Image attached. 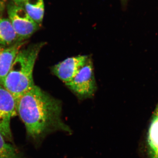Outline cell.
<instances>
[{
    "label": "cell",
    "mask_w": 158,
    "mask_h": 158,
    "mask_svg": "<svg viewBox=\"0 0 158 158\" xmlns=\"http://www.w3.org/2000/svg\"><path fill=\"white\" fill-rule=\"evenodd\" d=\"M89 58L87 56L70 57L54 65L52 72L65 84L71 81L85 65Z\"/></svg>",
    "instance_id": "cell-6"
},
{
    "label": "cell",
    "mask_w": 158,
    "mask_h": 158,
    "mask_svg": "<svg viewBox=\"0 0 158 158\" xmlns=\"http://www.w3.org/2000/svg\"><path fill=\"white\" fill-rule=\"evenodd\" d=\"M9 20L20 41H25L39 30L40 26L22 6L11 2L7 7Z\"/></svg>",
    "instance_id": "cell-4"
},
{
    "label": "cell",
    "mask_w": 158,
    "mask_h": 158,
    "mask_svg": "<svg viewBox=\"0 0 158 158\" xmlns=\"http://www.w3.org/2000/svg\"><path fill=\"white\" fill-rule=\"evenodd\" d=\"M153 116H157L158 117V103L157 106L156 108V110H155Z\"/></svg>",
    "instance_id": "cell-14"
},
{
    "label": "cell",
    "mask_w": 158,
    "mask_h": 158,
    "mask_svg": "<svg viewBox=\"0 0 158 158\" xmlns=\"http://www.w3.org/2000/svg\"><path fill=\"white\" fill-rule=\"evenodd\" d=\"M17 113L14 97L0 85V134L6 141H11V118Z\"/></svg>",
    "instance_id": "cell-5"
},
{
    "label": "cell",
    "mask_w": 158,
    "mask_h": 158,
    "mask_svg": "<svg viewBox=\"0 0 158 158\" xmlns=\"http://www.w3.org/2000/svg\"><path fill=\"white\" fill-rule=\"evenodd\" d=\"M27 42L19 41L9 46H0V85L3 86L15 57Z\"/></svg>",
    "instance_id": "cell-7"
},
{
    "label": "cell",
    "mask_w": 158,
    "mask_h": 158,
    "mask_svg": "<svg viewBox=\"0 0 158 158\" xmlns=\"http://www.w3.org/2000/svg\"><path fill=\"white\" fill-rule=\"evenodd\" d=\"M0 158H23L0 134Z\"/></svg>",
    "instance_id": "cell-11"
},
{
    "label": "cell",
    "mask_w": 158,
    "mask_h": 158,
    "mask_svg": "<svg viewBox=\"0 0 158 158\" xmlns=\"http://www.w3.org/2000/svg\"><path fill=\"white\" fill-rule=\"evenodd\" d=\"M19 41L9 19L0 18V46H9Z\"/></svg>",
    "instance_id": "cell-8"
},
{
    "label": "cell",
    "mask_w": 158,
    "mask_h": 158,
    "mask_svg": "<svg viewBox=\"0 0 158 158\" xmlns=\"http://www.w3.org/2000/svg\"><path fill=\"white\" fill-rule=\"evenodd\" d=\"M23 7L30 17L39 26L41 25L44 13L43 0H27Z\"/></svg>",
    "instance_id": "cell-9"
},
{
    "label": "cell",
    "mask_w": 158,
    "mask_h": 158,
    "mask_svg": "<svg viewBox=\"0 0 158 158\" xmlns=\"http://www.w3.org/2000/svg\"><path fill=\"white\" fill-rule=\"evenodd\" d=\"M147 141L148 149L158 146V117L157 116H153L148 132Z\"/></svg>",
    "instance_id": "cell-10"
},
{
    "label": "cell",
    "mask_w": 158,
    "mask_h": 158,
    "mask_svg": "<svg viewBox=\"0 0 158 158\" xmlns=\"http://www.w3.org/2000/svg\"><path fill=\"white\" fill-rule=\"evenodd\" d=\"M151 158H158V146L155 148L148 149Z\"/></svg>",
    "instance_id": "cell-12"
},
{
    "label": "cell",
    "mask_w": 158,
    "mask_h": 158,
    "mask_svg": "<svg viewBox=\"0 0 158 158\" xmlns=\"http://www.w3.org/2000/svg\"><path fill=\"white\" fill-rule=\"evenodd\" d=\"M65 85L80 99L91 98L94 95L97 85L93 64L90 58L75 77Z\"/></svg>",
    "instance_id": "cell-3"
},
{
    "label": "cell",
    "mask_w": 158,
    "mask_h": 158,
    "mask_svg": "<svg viewBox=\"0 0 158 158\" xmlns=\"http://www.w3.org/2000/svg\"><path fill=\"white\" fill-rule=\"evenodd\" d=\"M123 1H126V0H123Z\"/></svg>",
    "instance_id": "cell-15"
},
{
    "label": "cell",
    "mask_w": 158,
    "mask_h": 158,
    "mask_svg": "<svg viewBox=\"0 0 158 158\" xmlns=\"http://www.w3.org/2000/svg\"><path fill=\"white\" fill-rule=\"evenodd\" d=\"M12 3L16 4L18 6L23 7L24 4L27 0H11Z\"/></svg>",
    "instance_id": "cell-13"
},
{
    "label": "cell",
    "mask_w": 158,
    "mask_h": 158,
    "mask_svg": "<svg viewBox=\"0 0 158 158\" xmlns=\"http://www.w3.org/2000/svg\"><path fill=\"white\" fill-rule=\"evenodd\" d=\"M16 111L28 136L37 144L53 133H72L62 120V102L36 85L21 97Z\"/></svg>",
    "instance_id": "cell-1"
},
{
    "label": "cell",
    "mask_w": 158,
    "mask_h": 158,
    "mask_svg": "<svg viewBox=\"0 0 158 158\" xmlns=\"http://www.w3.org/2000/svg\"><path fill=\"white\" fill-rule=\"evenodd\" d=\"M40 42L21 49L12 63L3 86L14 97L15 102L35 85L33 71L40 50L45 45Z\"/></svg>",
    "instance_id": "cell-2"
}]
</instances>
